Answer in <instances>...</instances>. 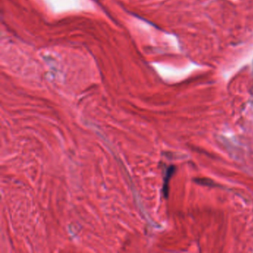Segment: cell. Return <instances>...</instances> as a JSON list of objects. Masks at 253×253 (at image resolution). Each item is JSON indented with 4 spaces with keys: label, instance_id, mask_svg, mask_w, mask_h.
Wrapping results in <instances>:
<instances>
[{
    "label": "cell",
    "instance_id": "cell-1",
    "mask_svg": "<svg viewBox=\"0 0 253 253\" xmlns=\"http://www.w3.org/2000/svg\"><path fill=\"white\" fill-rule=\"evenodd\" d=\"M174 166H172V167H170L168 169L167 171V174H166V179L165 180V185H164V193L165 195L167 196L168 195V180H169L170 178H171V176L172 175V174L174 173Z\"/></svg>",
    "mask_w": 253,
    "mask_h": 253
}]
</instances>
